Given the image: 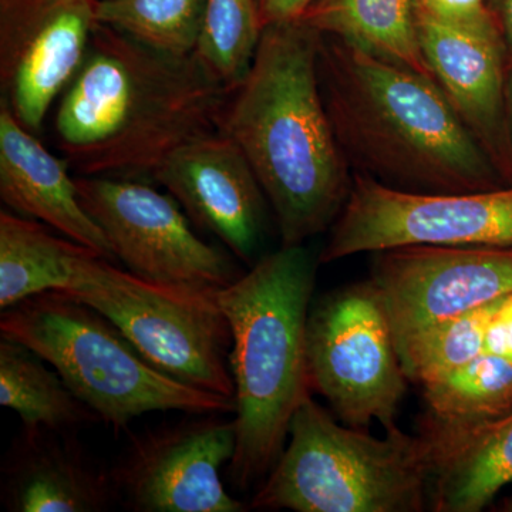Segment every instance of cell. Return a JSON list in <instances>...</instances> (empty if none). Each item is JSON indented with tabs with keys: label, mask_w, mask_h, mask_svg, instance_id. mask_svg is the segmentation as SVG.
Returning <instances> with one entry per match:
<instances>
[{
	"label": "cell",
	"mask_w": 512,
	"mask_h": 512,
	"mask_svg": "<svg viewBox=\"0 0 512 512\" xmlns=\"http://www.w3.org/2000/svg\"><path fill=\"white\" fill-rule=\"evenodd\" d=\"M84 245L12 211L0 212V309L62 291Z\"/></svg>",
	"instance_id": "cell-20"
},
{
	"label": "cell",
	"mask_w": 512,
	"mask_h": 512,
	"mask_svg": "<svg viewBox=\"0 0 512 512\" xmlns=\"http://www.w3.org/2000/svg\"><path fill=\"white\" fill-rule=\"evenodd\" d=\"M207 0H99L97 22L173 56L194 55Z\"/></svg>",
	"instance_id": "cell-23"
},
{
	"label": "cell",
	"mask_w": 512,
	"mask_h": 512,
	"mask_svg": "<svg viewBox=\"0 0 512 512\" xmlns=\"http://www.w3.org/2000/svg\"><path fill=\"white\" fill-rule=\"evenodd\" d=\"M416 6L434 18L460 26L497 23L485 0H414Z\"/></svg>",
	"instance_id": "cell-26"
},
{
	"label": "cell",
	"mask_w": 512,
	"mask_h": 512,
	"mask_svg": "<svg viewBox=\"0 0 512 512\" xmlns=\"http://www.w3.org/2000/svg\"><path fill=\"white\" fill-rule=\"evenodd\" d=\"M315 0H258L259 13L262 25H275V23L293 22L301 19L306 9Z\"/></svg>",
	"instance_id": "cell-28"
},
{
	"label": "cell",
	"mask_w": 512,
	"mask_h": 512,
	"mask_svg": "<svg viewBox=\"0 0 512 512\" xmlns=\"http://www.w3.org/2000/svg\"><path fill=\"white\" fill-rule=\"evenodd\" d=\"M484 353L512 357V293L498 302L488 325Z\"/></svg>",
	"instance_id": "cell-27"
},
{
	"label": "cell",
	"mask_w": 512,
	"mask_h": 512,
	"mask_svg": "<svg viewBox=\"0 0 512 512\" xmlns=\"http://www.w3.org/2000/svg\"><path fill=\"white\" fill-rule=\"evenodd\" d=\"M318 265L305 244L281 247L217 292L232 336L237 447L228 473L238 490L274 468L293 414L312 393L306 328Z\"/></svg>",
	"instance_id": "cell-4"
},
{
	"label": "cell",
	"mask_w": 512,
	"mask_h": 512,
	"mask_svg": "<svg viewBox=\"0 0 512 512\" xmlns=\"http://www.w3.org/2000/svg\"><path fill=\"white\" fill-rule=\"evenodd\" d=\"M229 90L198 56H173L97 22L57 100L55 137L77 175L153 183L175 151L217 133Z\"/></svg>",
	"instance_id": "cell-1"
},
{
	"label": "cell",
	"mask_w": 512,
	"mask_h": 512,
	"mask_svg": "<svg viewBox=\"0 0 512 512\" xmlns=\"http://www.w3.org/2000/svg\"><path fill=\"white\" fill-rule=\"evenodd\" d=\"M298 20L433 79L421 52L414 0H315Z\"/></svg>",
	"instance_id": "cell-19"
},
{
	"label": "cell",
	"mask_w": 512,
	"mask_h": 512,
	"mask_svg": "<svg viewBox=\"0 0 512 512\" xmlns=\"http://www.w3.org/2000/svg\"><path fill=\"white\" fill-rule=\"evenodd\" d=\"M262 32L258 0H207L195 55L231 90L248 72Z\"/></svg>",
	"instance_id": "cell-24"
},
{
	"label": "cell",
	"mask_w": 512,
	"mask_h": 512,
	"mask_svg": "<svg viewBox=\"0 0 512 512\" xmlns=\"http://www.w3.org/2000/svg\"><path fill=\"white\" fill-rule=\"evenodd\" d=\"M289 443L252 500L261 510L420 512L429 505L433 443L399 427L376 439L340 426L313 400L293 414Z\"/></svg>",
	"instance_id": "cell-5"
},
{
	"label": "cell",
	"mask_w": 512,
	"mask_h": 512,
	"mask_svg": "<svg viewBox=\"0 0 512 512\" xmlns=\"http://www.w3.org/2000/svg\"><path fill=\"white\" fill-rule=\"evenodd\" d=\"M12 512H101L117 500L111 473L87 456L74 433L23 427L2 468Z\"/></svg>",
	"instance_id": "cell-16"
},
{
	"label": "cell",
	"mask_w": 512,
	"mask_h": 512,
	"mask_svg": "<svg viewBox=\"0 0 512 512\" xmlns=\"http://www.w3.org/2000/svg\"><path fill=\"white\" fill-rule=\"evenodd\" d=\"M197 227L251 264L261 248L269 202L241 148L220 131L185 144L154 175Z\"/></svg>",
	"instance_id": "cell-15"
},
{
	"label": "cell",
	"mask_w": 512,
	"mask_h": 512,
	"mask_svg": "<svg viewBox=\"0 0 512 512\" xmlns=\"http://www.w3.org/2000/svg\"><path fill=\"white\" fill-rule=\"evenodd\" d=\"M76 187L114 258L131 274L211 291H221L241 276L228 255L192 231L173 195L147 181L94 175H76Z\"/></svg>",
	"instance_id": "cell-10"
},
{
	"label": "cell",
	"mask_w": 512,
	"mask_h": 512,
	"mask_svg": "<svg viewBox=\"0 0 512 512\" xmlns=\"http://www.w3.org/2000/svg\"><path fill=\"white\" fill-rule=\"evenodd\" d=\"M60 292L103 313L165 375L234 399L231 329L218 291L148 281L84 248Z\"/></svg>",
	"instance_id": "cell-7"
},
{
	"label": "cell",
	"mask_w": 512,
	"mask_h": 512,
	"mask_svg": "<svg viewBox=\"0 0 512 512\" xmlns=\"http://www.w3.org/2000/svg\"><path fill=\"white\" fill-rule=\"evenodd\" d=\"M318 39L302 20L266 26L218 123L254 168L281 247L330 229L353 185L320 92Z\"/></svg>",
	"instance_id": "cell-2"
},
{
	"label": "cell",
	"mask_w": 512,
	"mask_h": 512,
	"mask_svg": "<svg viewBox=\"0 0 512 512\" xmlns=\"http://www.w3.org/2000/svg\"><path fill=\"white\" fill-rule=\"evenodd\" d=\"M421 387L429 409L427 427L476 429L512 413V357L481 353Z\"/></svg>",
	"instance_id": "cell-22"
},
{
	"label": "cell",
	"mask_w": 512,
	"mask_h": 512,
	"mask_svg": "<svg viewBox=\"0 0 512 512\" xmlns=\"http://www.w3.org/2000/svg\"><path fill=\"white\" fill-rule=\"evenodd\" d=\"M2 338L35 350L116 431L151 412L235 414V400L165 375L103 313L50 291L2 311Z\"/></svg>",
	"instance_id": "cell-6"
},
{
	"label": "cell",
	"mask_w": 512,
	"mask_h": 512,
	"mask_svg": "<svg viewBox=\"0 0 512 512\" xmlns=\"http://www.w3.org/2000/svg\"><path fill=\"white\" fill-rule=\"evenodd\" d=\"M97 2L0 0V101L36 136L86 59Z\"/></svg>",
	"instance_id": "cell-13"
},
{
	"label": "cell",
	"mask_w": 512,
	"mask_h": 512,
	"mask_svg": "<svg viewBox=\"0 0 512 512\" xmlns=\"http://www.w3.org/2000/svg\"><path fill=\"white\" fill-rule=\"evenodd\" d=\"M372 255L370 282L397 346L512 293V247L413 245Z\"/></svg>",
	"instance_id": "cell-12"
},
{
	"label": "cell",
	"mask_w": 512,
	"mask_h": 512,
	"mask_svg": "<svg viewBox=\"0 0 512 512\" xmlns=\"http://www.w3.org/2000/svg\"><path fill=\"white\" fill-rule=\"evenodd\" d=\"M423 433L434 448L431 510L480 512L512 483V413L476 429Z\"/></svg>",
	"instance_id": "cell-18"
},
{
	"label": "cell",
	"mask_w": 512,
	"mask_h": 512,
	"mask_svg": "<svg viewBox=\"0 0 512 512\" xmlns=\"http://www.w3.org/2000/svg\"><path fill=\"white\" fill-rule=\"evenodd\" d=\"M416 23L421 52L434 82L504 183L511 185L512 137L505 97L508 55L500 28L497 23L454 25L419 6Z\"/></svg>",
	"instance_id": "cell-14"
},
{
	"label": "cell",
	"mask_w": 512,
	"mask_h": 512,
	"mask_svg": "<svg viewBox=\"0 0 512 512\" xmlns=\"http://www.w3.org/2000/svg\"><path fill=\"white\" fill-rule=\"evenodd\" d=\"M501 511L512 512V495L511 497L505 498L503 504H501Z\"/></svg>",
	"instance_id": "cell-31"
},
{
	"label": "cell",
	"mask_w": 512,
	"mask_h": 512,
	"mask_svg": "<svg viewBox=\"0 0 512 512\" xmlns=\"http://www.w3.org/2000/svg\"><path fill=\"white\" fill-rule=\"evenodd\" d=\"M306 363L312 392L342 423L365 430L372 421L397 426L407 389L386 309L370 279L329 293L311 309Z\"/></svg>",
	"instance_id": "cell-8"
},
{
	"label": "cell",
	"mask_w": 512,
	"mask_h": 512,
	"mask_svg": "<svg viewBox=\"0 0 512 512\" xmlns=\"http://www.w3.org/2000/svg\"><path fill=\"white\" fill-rule=\"evenodd\" d=\"M320 264L386 249L512 247V184L471 192H414L353 173Z\"/></svg>",
	"instance_id": "cell-9"
},
{
	"label": "cell",
	"mask_w": 512,
	"mask_h": 512,
	"mask_svg": "<svg viewBox=\"0 0 512 512\" xmlns=\"http://www.w3.org/2000/svg\"><path fill=\"white\" fill-rule=\"evenodd\" d=\"M505 47H507L508 63L512 62V0H500V12L495 16Z\"/></svg>",
	"instance_id": "cell-29"
},
{
	"label": "cell",
	"mask_w": 512,
	"mask_h": 512,
	"mask_svg": "<svg viewBox=\"0 0 512 512\" xmlns=\"http://www.w3.org/2000/svg\"><path fill=\"white\" fill-rule=\"evenodd\" d=\"M318 76L353 173L414 192L507 185L430 77L320 33Z\"/></svg>",
	"instance_id": "cell-3"
},
{
	"label": "cell",
	"mask_w": 512,
	"mask_h": 512,
	"mask_svg": "<svg viewBox=\"0 0 512 512\" xmlns=\"http://www.w3.org/2000/svg\"><path fill=\"white\" fill-rule=\"evenodd\" d=\"M66 158L43 146L0 101V198L9 210L42 222L114 261L103 229L84 210Z\"/></svg>",
	"instance_id": "cell-17"
},
{
	"label": "cell",
	"mask_w": 512,
	"mask_h": 512,
	"mask_svg": "<svg viewBox=\"0 0 512 512\" xmlns=\"http://www.w3.org/2000/svg\"><path fill=\"white\" fill-rule=\"evenodd\" d=\"M227 414H191L131 440L111 471L117 500L136 512H242L225 490L221 470L237 447Z\"/></svg>",
	"instance_id": "cell-11"
},
{
	"label": "cell",
	"mask_w": 512,
	"mask_h": 512,
	"mask_svg": "<svg viewBox=\"0 0 512 512\" xmlns=\"http://www.w3.org/2000/svg\"><path fill=\"white\" fill-rule=\"evenodd\" d=\"M501 299L443 320L397 346L407 380L424 386L484 353L488 325Z\"/></svg>",
	"instance_id": "cell-25"
},
{
	"label": "cell",
	"mask_w": 512,
	"mask_h": 512,
	"mask_svg": "<svg viewBox=\"0 0 512 512\" xmlns=\"http://www.w3.org/2000/svg\"><path fill=\"white\" fill-rule=\"evenodd\" d=\"M508 64H512V62ZM505 97H507L508 124H510V131L512 137V73L510 74V77H508L507 74V92H505Z\"/></svg>",
	"instance_id": "cell-30"
},
{
	"label": "cell",
	"mask_w": 512,
	"mask_h": 512,
	"mask_svg": "<svg viewBox=\"0 0 512 512\" xmlns=\"http://www.w3.org/2000/svg\"><path fill=\"white\" fill-rule=\"evenodd\" d=\"M35 350L2 338L0 340V404L13 410L23 427L60 433L99 423L96 413L64 383L55 369Z\"/></svg>",
	"instance_id": "cell-21"
}]
</instances>
